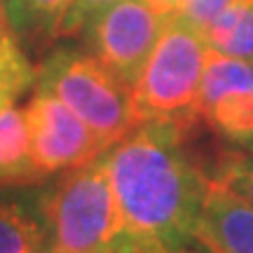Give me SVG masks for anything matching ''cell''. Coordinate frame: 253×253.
Returning a JSON list of instances; mask_svg holds the SVG:
<instances>
[{
	"mask_svg": "<svg viewBox=\"0 0 253 253\" xmlns=\"http://www.w3.org/2000/svg\"><path fill=\"white\" fill-rule=\"evenodd\" d=\"M192 126L143 122L106 153L125 232L169 251L195 244L209 173L185 150Z\"/></svg>",
	"mask_w": 253,
	"mask_h": 253,
	"instance_id": "6da1fadb",
	"label": "cell"
},
{
	"mask_svg": "<svg viewBox=\"0 0 253 253\" xmlns=\"http://www.w3.org/2000/svg\"><path fill=\"white\" fill-rule=\"evenodd\" d=\"M47 230V253H91L125 235V220L110 185L106 153L66 171L38 199Z\"/></svg>",
	"mask_w": 253,
	"mask_h": 253,
	"instance_id": "7a4b0ae2",
	"label": "cell"
},
{
	"mask_svg": "<svg viewBox=\"0 0 253 253\" xmlns=\"http://www.w3.org/2000/svg\"><path fill=\"white\" fill-rule=\"evenodd\" d=\"M36 84L75 110L99 136L106 150L141 125L134 89L89 52L56 47L36 73Z\"/></svg>",
	"mask_w": 253,
	"mask_h": 253,
	"instance_id": "3957f363",
	"label": "cell"
},
{
	"mask_svg": "<svg viewBox=\"0 0 253 253\" xmlns=\"http://www.w3.org/2000/svg\"><path fill=\"white\" fill-rule=\"evenodd\" d=\"M207 38L178 17L167 19L157 45L134 84L138 122L195 126L197 99L207 63Z\"/></svg>",
	"mask_w": 253,
	"mask_h": 253,
	"instance_id": "277c9868",
	"label": "cell"
},
{
	"mask_svg": "<svg viewBox=\"0 0 253 253\" xmlns=\"http://www.w3.org/2000/svg\"><path fill=\"white\" fill-rule=\"evenodd\" d=\"M167 17L143 0H120L82 28L87 52L134 89L148 56L162 36Z\"/></svg>",
	"mask_w": 253,
	"mask_h": 253,
	"instance_id": "5b68a950",
	"label": "cell"
},
{
	"mask_svg": "<svg viewBox=\"0 0 253 253\" xmlns=\"http://www.w3.org/2000/svg\"><path fill=\"white\" fill-rule=\"evenodd\" d=\"M24 110L33 160L45 178L84 167L108 153L87 122L54 94L36 87V94Z\"/></svg>",
	"mask_w": 253,
	"mask_h": 253,
	"instance_id": "8992f818",
	"label": "cell"
},
{
	"mask_svg": "<svg viewBox=\"0 0 253 253\" xmlns=\"http://www.w3.org/2000/svg\"><path fill=\"white\" fill-rule=\"evenodd\" d=\"M197 118L232 143L253 141V63L209 47Z\"/></svg>",
	"mask_w": 253,
	"mask_h": 253,
	"instance_id": "52a82bcc",
	"label": "cell"
},
{
	"mask_svg": "<svg viewBox=\"0 0 253 253\" xmlns=\"http://www.w3.org/2000/svg\"><path fill=\"white\" fill-rule=\"evenodd\" d=\"M195 244L207 253H253V204L225 183L209 178Z\"/></svg>",
	"mask_w": 253,
	"mask_h": 253,
	"instance_id": "ba28073f",
	"label": "cell"
},
{
	"mask_svg": "<svg viewBox=\"0 0 253 253\" xmlns=\"http://www.w3.org/2000/svg\"><path fill=\"white\" fill-rule=\"evenodd\" d=\"M42 178L31 150L26 110L9 106L0 113V185H26Z\"/></svg>",
	"mask_w": 253,
	"mask_h": 253,
	"instance_id": "9c48e42d",
	"label": "cell"
},
{
	"mask_svg": "<svg viewBox=\"0 0 253 253\" xmlns=\"http://www.w3.org/2000/svg\"><path fill=\"white\" fill-rule=\"evenodd\" d=\"M73 0H0V7L19 40L49 42L59 38Z\"/></svg>",
	"mask_w": 253,
	"mask_h": 253,
	"instance_id": "30bf717a",
	"label": "cell"
},
{
	"mask_svg": "<svg viewBox=\"0 0 253 253\" xmlns=\"http://www.w3.org/2000/svg\"><path fill=\"white\" fill-rule=\"evenodd\" d=\"M0 253H47L40 209L19 199H0Z\"/></svg>",
	"mask_w": 253,
	"mask_h": 253,
	"instance_id": "8fae6325",
	"label": "cell"
},
{
	"mask_svg": "<svg viewBox=\"0 0 253 253\" xmlns=\"http://www.w3.org/2000/svg\"><path fill=\"white\" fill-rule=\"evenodd\" d=\"M207 45L253 63V0H232L207 28Z\"/></svg>",
	"mask_w": 253,
	"mask_h": 253,
	"instance_id": "7c38bea8",
	"label": "cell"
},
{
	"mask_svg": "<svg viewBox=\"0 0 253 253\" xmlns=\"http://www.w3.org/2000/svg\"><path fill=\"white\" fill-rule=\"evenodd\" d=\"M31 84H36V71L0 7V113L14 106Z\"/></svg>",
	"mask_w": 253,
	"mask_h": 253,
	"instance_id": "4fadbf2b",
	"label": "cell"
},
{
	"mask_svg": "<svg viewBox=\"0 0 253 253\" xmlns=\"http://www.w3.org/2000/svg\"><path fill=\"white\" fill-rule=\"evenodd\" d=\"M209 178L225 183L227 188L239 192L246 202L253 204V153L227 150L216 160V169L209 173Z\"/></svg>",
	"mask_w": 253,
	"mask_h": 253,
	"instance_id": "5bb4252c",
	"label": "cell"
},
{
	"mask_svg": "<svg viewBox=\"0 0 253 253\" xmlns=\"http://www.w3.org/2000/svg\"><path fill=\"white\" fill-rule=\"evenodd\" d=\"M115 2H120V0H73L68 12H66V19H63V24H61L59 38L82 33V28L87 26L99 12H103L106 7L115 5Z\"/></svg>",
	"mask_w": 253,
	"mask_h": 253,
	"instance_id": "9a60e30c",
	"label": "cell"
},
{
	"mask_svg": "<svg viewBox=\"0 0 253 253\" xmlns=\"http://www.w3.org/2000/svg\"><path fill=\"white\" fill-rule=\"evenodd\" d=\"M232 5V0H185L181 9V17L192 24V26L207 33V28L213 24V19L227 7Z\"/></svg>",
	"mask_w": 253,
	"mask_h": 253,
	"instance_id": "2e32d148",
	"label": "cell"
},
{
	"mask_svg": "<svg viewBox=\"0 0 253 253\" xmlns=\"http://www.w3.org/2000/svg\"><path fill=\"white\" fill-rule=\"evenodd\" d=\"M145 5H150L155 12H160L162 17L171 19V17H178L183 9V2L185 0H143Z\"/></svg>",
	"mask_w": 253,
	"mask_h": 253,
	"instance_id": "e0dca14e",
	"label": "cell"
},
{
	"mask_svg": "<svg viewBox=\"0 0 253 253\" xmlns=\"http://www.w3.org/2000/svg\"><path fill=\"white\" fill-rule=\"evenodd\" d=\"M131 242H134V237L125 232V235H120L118 239H113L110 244L101 246V249H96V251H91V253H129Z\"/></svg>",
	"mask_w": 253,
	"mask_h": 253,
	"instance_id": "ac0fdd59",
	"label": "cell"
},
{
	"mask_svg": "<svg viewBox=\"0 0 253 253\" xmlns=\"http://www.w3.org/2000/svg\"><path fill=\"white\" fill-rule=\"evenodd\" d=\"M129 253H171L169 249H164L162 244H157V242H148V239H136L131 242V249Z\"/></svg>",
	"mask_w": 253,
	"mask_h": 253,
	"instance_id": "d6986e66",
	"label": "cell"
},
{
	"mask_svg": "<svg viewBox=\"0 0 253 253\" xmlns=\"http://www.w3.org/2000/svg\"><path fill=\"white\" fill-rule=\"evenodd\" d=\"M173 253H197V251H195V244H192L188 249H181V251H173Z\"/></svg>",
	"mask_w": 253,
	"mask_h": 253,
	"instance_id": "ffe728a7",
	"label": "cell"
},
{
	"mask_svg": "<svg viewBox=\"0 0 253 253\" xmlns=\"http://www.w3.org/2000/svg\"><path fill=\"white\" fill-rule=\"evenodd\" d=\"M249 150H251V153H253V141H251V143H249Z\"/></svg>",
	"mask_w": 253,
	"mask_h": 253,
	"instance_id": "44dd1931",
	"label": "cell"
}]
</instances>
